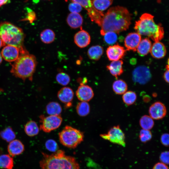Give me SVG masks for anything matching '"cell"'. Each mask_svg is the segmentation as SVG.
I'll list each match as a JSON object with an SVG mask.
<instances>
[{
	"label": "cell",
	"instance_id": "1",
	"mask_svg": "<svg viewBox=\"0 0 169 169\" xmlns=\"http://www.w3.org/2000/svg\"><path fill=\"white\" fill-rule=\"evenodd\" d=\"M131 15L128 9L123 7L110 8L104 14L100 27L101 34L112 31L117 33L128 29L131 24Z\"/></svg>",
	"mask_w": 169,
	"mask_h": 169
},
{
	"label": "cell",
	"instance_id": "2",
	"mask_svg": "<svg viewBox=\"0 0 169 169\" xmlns=\"http://www.w3.org/2000/svg\"><path fill=\"white\" fill-rule=\"evenodd\" d=\"M42 153L43 157L39 162L41 169H80L76 159L65 155L62 150L50 155Z\"/></svg>",
	"mask_w": 169,
	"mask_h": 169
},
{
	"label": "cell",
	"instance_id": "3",
	"mask_svg": "<svg viewBox=\"0 0 169 169\" xmlns=\"http://www.w3.org/2000/svg\"><path fill=\"white\" fill-rule=\"evenodd\" d=\"M153 18L150 14L143 13L136 22L134 28L141 35L146 36L155 42L160 41L164 36L163 28L161 24H156Z\"/></svg>",
	"mask_w": 169,
	"mask_h": 169
},
{
	"label": "cell",
	"instance_id": "4",
	"mask_svg": "<svg viewBox=\"0 0 169 169\" xmlns=\"http://www.w3.org/2000/svg\"><path fill=\"white\" fill-rule=\"evenodd\" d=\"M36 58L29 53L22 54L12 64L11 72L16 77L24 81H32L37 65Z\"/></svg>",
	"mask_w": 169,
	"mask_h": 169
},
{
	"label": "cell",
	"instance_id": "5",
	"mask_svg": "<svg viewBox=\"0 0 169 169\" xmlns=\"http://www.w3.org/2000/svg\"><path fill=\"white\" fill-rule=\"evenodd\" d=\"M25 37L21 28L9 22L0 23V38L5 44L13 46L22 50L25 49L23 45Z\"/></svg>",
	"mask_w": 169,
	"mask_h": 169
},
{
	"label": "cell",
	"instance_id": "6",
	"mask_svg": "<svg viewBox=\"0 0 169 169\" xmlns=\"http://www.w3.org/2000/svg\"><path fill=\"white\" fill-rule=\"evenodd\" d=\"M84 133L69 125H66L59 133L60 143L69 148H76L84 140Z\"/></svg>",
	"mask_w": 169,
	"mask_h": 169
},
{
	"label": "cell",
	"instance_id": "7",
	"mask_svg": "<svg viewBox=\"0 0 169 169\" xmlns=\"http://www.w3.org/2000/svg\"><path fill=\"white\" fill-rule=\"evenodd\" d=\"M39 129L46 133H49L58 128L61 125L63 119L60 115H49L39 116Z\"/></svg>",
	"mask_w": 169,
	"mask_h": 169
},
{
	"label": "cell",
	"instance_id": "8",
	"mask_svg": "<svg viewBox=\"0 0 169 169\" xmlns=\"http://www.w3.org/2000/svg\"><path fill=\"white\" fill-rule=\"evenodd\" d=\"M100 136L114 144L123 147L125 146V135L119 125L111 128L107 133L101 134Z\"/></svg>",
	"mask_w": 169,
	"mask_h": 169
},
{
	"label": "cell",
	"instance_id": "9",
	"mask_svg": "<svg viewBox=\"0 0 169 169\" xmlns=\"http://www.w3.org/2000/svg\"><path fill=\"white\" fill-rule=\"evenodd\" d=\"M73 2L80 4L87 11V14L92 21L100 26L104 15L102 12L97 10L94 7L91 0H72Z\"/></svg>",
	"mask_w": 169,
	"mask_h": 169
},
{
	"label": "cell",
	"instance_id": "10",
	"mask_svg": "<svg viewBox=\"0 0 169 169\" xmlns=\"http://www.w3.org/2000/svg\"><path fill=\"white\" fill-rule=\"evenodd\" d=\"M149 69L144 65L138 66L135 68L132 73V78L134 81L140 84L147 83L151 78Z\"/></svg>",
	"mask_w": 169,
	"mask_h": 169
},
{
	"label": "cell",
	"instance_id": "11",
	"mask_svg": "<svg viewBox=\"0 0 169 169\" xmlns=\"http://www.w3.org/2000/svg\"><path fill=\"white\" fill-rule=\"evenodd\" d=\"M28 53L26 49L22 50L13 46L7 45L3 49L1 55L5 60L12 62L16 61L21 54Z\"/></svg>",
	"mask_w": 169,
	"mask_h": 169
},
{
	"label": "cell",
	"instance_id": "12",
	"mask_svg": "<svg viewBox=\"0 0 169 169\" xmlns=\"http://www.w3.org/2000/svg\"><path fill=\"white\" fill-rule=\"evenodd\" d=\"M149 113L150 116L153 119H161L166 115V108L163 103L159 101H156L150 107Z\"/></svg>",
	"mask_w": 169,
	"mask_h": 169
},
{
	"label": "cell",
	"instance_id": "13",
	"mask_svg": "<svg viewBox=\"0 0 169 169\" xmlns=\"http://www.w3.org/2000/svg\"><path fill=\"white\" fill-rule=\"evenodd\" d=\"M74 96V93L73 90L68 87L62 88L57 93L59 99L64 104L66 108H69L72 106Z\"/></svg>",
	"mask_w": 169,
	"mask_h": 169
},
{
	"label": "cell",
	"instance_id": "14",
	"mask_svg": "<svg viewBox=\"0 0 169 169\" xmlns=\"http://www.w3.org/2000/svg\"><path fill=\"white\" fill-rule=\"evenodd\" d=\"M126 51L123 47L116 44L109 46L107 49L106 53L110 60L115 61L122 59L125 54Z\"/></svg>",
	"mask_w": 169,
	"mask_h": 169
},
{
	"label": "cell",
	"instance_id": "15",
	"mask_svg": "<svg viewBox=\"0 0 169 169\" xmlns=\"http://www.w3.org/2000/svg\"><path fill=\"white\" fill-rule=\"evenodd\" d=\"M76 95L78 99L81 101L88 102L94 96L92 88L89 86L81 84L76 91Z\"/></svg>",
	"mask_w": 169,
	"mask_h": 169
},
{
	"label": "cell",
	"instance_id": "16",
	"mask_svg": "<svg viewBox=\"0 0 169 169\" xmlns=\"http://www.w3.org/2000/svg\"><path fill=\"white\" fill-rule=\"evenodd\" d=\"M141 39V35L137 32L129 33L124 40L126 50L136 51Z\"/></svg>",
	"mask_w": 169,
	"mask_h": 169
},
{
	"label": "cell",
	"instance_id": "17",
	"mask_svg": "<svg viewBox=\"0 0 169 169\" xmlns=\"http://www.w3.org/2000/svg\"><path fill=\"white\" fill-rule=\"evenodd\" d=\"M74 41L77 46L80 48H84L90 44L91 38L90 34L87 31L81 29L74 35Z\"/></svg>",
	"mask_w": 169,
	"mask_h": 169
},
{
	"label": "cell",
	"instance_id": "18",
	"mask_svg": "<svg viewBox=\"0 0 169 169\" xmlns=\"http://www.w3.org/2000/svg\"><path fill=\"white\" fill-rule=\"evenodd\" d=\"M24 149L23 143L18 139H14L9 142L7 147L9 154L12 157L21 154Z\"/></svg>",
	"mask_w": 169,
	"mask_h": 169
},
{
	"label": "cell",
	"instance_id": "19",
	"mask_svg": "<svg viewBox=\"0 0 169 169\" xmlns=\"http://www.w3.org/2000/svg\"><path fill=\"white\" fill-rule=\"evenodd\" d=\"M150 52L154 58L161 59L165 56L166 50L163 43L160 41L155 42L152 45Z\"/></svg>",
	"mask_w": 169,
	"mask_h": 169
},
{
	"label": "cell",
	"instance_id": "20",
	"mask_svg": "<svg viewBox=\"0 0 169 169\" xmlns=\"http://www.w3.org/2000/svg\"><path fill=\"white\" fill-rule=\"evenodd\" d=\"M67 24L73 29H76L81 27L83 23L82 16L79 13H71L69 14L66 19Z\"/></svg>",
	"mask_w": 169,
	"mask_h": 169
},
{
	"label": "cell",
	"instance_id": "21",
	"mask_svg": "<svg viewBox=\"0 0 169 169\" xmlns=\"http://www.w3.org/2000/svg\"><path fill=\"white\" fill-rule=\"evenodd\" d=\"M123 61L121 60L112 61L106 68L113 76L117 78L123 72Z\"/></svg>",
	"mask_w": 169,
	"mask_h": 169
},
{
	"label": "cell",
	"instance_id": "22",
	"mask_svg": "<svg viewBox=\"0 0 169 169\" xmlns=\"http://www.w3.org/2000/svg\"><path fill=\"white\" fill-rule=\"evenodd\" d=\"M152 44L148 38L141 39L136 49L138 54L141 56L147 55L150 52Z\"/></svg>",
	"mask_w": 169,
	"mask_h": 169
},
{
	"label": "cell",
	"instance_id": "23",
	"mask_svg": "<svg viewBox=\"0 0 169 169\" xmlns=\"http://www.w3.org/2000/svg\"><path fill=\"white\" fill-rule=\"evenodd\" d=\"M104 52L103 48L99 45L93 46L87 51V55L91 60H97L99 59Z\"/></svg>",
	"mask_w": 169,
	"mask_h": 169
},
{
	"label": "cell",
	"instance_id": "24",
	"mask_svg": "<svg viewBox=\"0 0 169 169\" xmlns=\"http://www.w3.org/2000/svg\"><path fill=\"white\" fill-rule=\"evenodd\" d=\"M39 129L36 122L32 120L27 122L24 126V131L25 133L30 137L37 135L39 132Z\"/></svg>",
	"mask_w": 169,
	"mask_h": 169
},
{
	"label": "cell",
	"instance_id": "25",
	"mask_svg": "<svg viewBox=\"0 0 169 169\" xmlns=\"http://www.w3.org/2000/svg\"><path fill=\"white\" fill-rule=\"evenodd\" d=\"M46 110L49 115H60L62 111V108L58 102L52 101L49 102L46 105Z\"/></svg>",
	"mask_w": 169,
	"mask_h": 169
},
{
	"label": "cell",
	"instance_id": "26",
	"mask_svg": "<svg viewBox=\"0 0 169 169\" xmlns=\"http://www.w3.org/2000/svg\"><path fill=\"white\" fill-rule=\"evenodd\" d=\"M112 89L114 92L118 95H123L126 91L128 86L126 83L121 79L114 81L112 84Z\"/></svg>",
	"mask_w": 169,
	"mask_h": 169
},
{
	"label": "cell",
	"instance_id": "27",
	"mask_svg": "<svg viewBox=\"0 0 169 169\" xmlns=\"http://www.w3.org/2000/svg\"><path fill=\"white\" fill-rule=\"evenodd\" d=\"M13 158L9 154H3L0 156V168L13 169Z\"/></svg>",
	"mask_w": 169,
	"mask_h": 169
},
{
	"label": "cell",
	"instance_id": "28",
	"mask_svg": "<svg viewBox=\"0 0 169 169\" xmlns=\"http://www.w3.org/2000/svg\"><path fill=\"white\" fill-rule=\"evenodd\" d=\"M40 38L41 41L45 44L52 43L55 38V34L53 30L50 29H46L40 33Z\"/></svg>",
	"mask_w": 169,
	"mask_h": 169
},
{
	"label": "cell",
	"instance_id": "29",
	"mask_svg": "<svg viewBox=\"0 0 169 169\" xmlns=\"http://www.w3.org/2000/svg\"><path fill=\"white\" fill-rule=\"evenodd\" d=\"M91 1L94 7L101 12L107 9L113 2V0H92Z\"/></svg>",
	"mask_w": 169,
	"mask_h": 169
},
{
	"label": "cell",
	"instance_id": "30",
	"mask_svg": "<svg viewBox=\"0 0 169 169\" xmlns=\"http://www.w3.org/2000/svg\"><path fill=\"white\" fill-rule=\"evenodd\" d=\"M16 134L12 128L8 127L0 132V137L7 142H10L15 139Z\"/></svg>",
	"mask_w": 169,
	"mask_h": 169
},
{
	"label": "cell",
	"instance_id": "31",
	"mask_svg": "<svg viewBox=\"0 0 169 169\" xmlns=\"http://www.w3.org/2000/svg\"><path fill=\"white\" fill-rule=\"evenodd\" d=\"M76 110L77 114L80 116L84 117L88 115L90 111V105L85 101H81L77 105Z\"/></svg>",
	"mask_w": 169,
	"mask_h": 169
},
{
	"label": "cell",
	"instance_id": "32",
	"mask_svg": "<svg viewBox=\"0 0 169 169\" xmlns=\"http://www.w3.org/2000/svg\"><path fill=\"white\" fill-rule=\"evenodd\" d=\"M139 124L142 129L150 130L153 127L154 123L150 116L144 115L140 118Z\"/></svg>",
	"mask_w": 169,
	"mask_h": 169
},
{
	"label": "cell",
	"instance_id": "33",
	"mask_svg": "<svg viewBox=\"0 0 169 169\" xmlns=\"http://www.w3.org/2000/svg\"><path fill=\"white\" fill-rule=\"evenodd\" d=\"M122 98L124 102L126 105H130L134 104L137 99V95L134 92L129 91L123 94Z\"/></svg>",
	"mask_w": 169,
	"mask_h": 169
},
{
	"label": "cell",
	"instance_id": "34",
	"mask_svg": "<svg viewBox=\"0 0 169 169\" xmlns=\"http://www.w3.org/2000/svg\"><path fill=\"white\" fill-rule=\"evenodd\" d=\"M56 79L59 84L63 86L67 85L70 81L69 76L64 72L58 73L56 75Z\"/></svg>",
	"mask_w": 169,
	"mask_h": 169
},
{
	"label": "cell",
	"instance_id": "35",
	"mask_svg": "<svg viewBox=\"0 0 169 169\" xmlns=\"http://www.w3.org/2000/svg\"><path fill=\"white\" fill-rule=\"evenodd\" d=\"M103 36L104 41L109 44H115L118 39L117 33L112 31L106 32Z\"/></svg>",
	"mask_w": 169,
	"mask_h": 169
},
{
	"label": "cell",
	"instance_id": "36",
	"mask_svg": "<svg viewBox=\"0 0 169 169\" xmlns=\"http://www.w3.org/2000/svg\"><path fill=\"white\" fill-rule=\"evenodd\" d=\"M152 137V133L150 130L142 129L140 131L139 138L141 142H146L150 140Z\"/></svg>",
	"mask_w": 169,
	"mask_h": 169
},
{
	"label": "cell",
	"instance_id": "37",
	"mask_svg": "<svg viewBox=\"0 0 169 169\" xmlns=\"http://www.w3.org/2000/svg\"><path fill=\"white\" fill-rule=\"evenodd\" d=\"M45 146L48 151L54 152L57 151L59 149L57 143L55 141L52 139H49L46 141Z\"/></svg>",
	"mask_w": 169,
	"mask_h": 169
},
{
	"label": "cell",
	"instance_id": "38",
	"mask_svg": "<svg viewBox=\"0 0 169 169\" xmlns=\"http://www.w3.org/2000/svg\"><path fill=\"white\" fill-rule=\"evenodd\" d=\"M69 9L71 13H79L82 10V6L79 3L73 2L70 3L69 5Z\"/></svg>",
	"mask_w": 169,
	"mask_h": 169
},
{
	"label": "cell",
	"instance_id": "39",
	"mask_svg": "<svg viewBox=\"0 0 169 169\" xmlns=\"http://www.w3.org/2000/svg\"><path fill=\"white\" fill-rule=\"evenodd\" d=\"M28 13L26 18L23 20L28 21L32 23L36 19V15L33 11L28 9Z\"/></svg>",
	"mask_w": 169,
	"mask_h": 169
},
{
	"label": "cell",
	"instance_id": "40",
	"mask_svg": "<svg viewBox=\"0 0 169 169\" xmlns=\"http://www.w3.org/2000/svg\"><path fill=\"white\" fill-rule=\"evenodd\" d=\"M159 159L161 162L166 165L169 164V152L164 151L162 152L160 154Z\"/></svg>",
	"mask_w": 169,
	"mask_h": 169
},
{
	"label": "cell",
	"instance_id": "41",
	"mask_svg": "<svg viewBox=\"0 0 169 169\" xmlns=\"http://www.w3.org/2000/svg\"><path fill=\"white\" fill-rule=\"evenodd\" d=\"M161 143L165 146H168L169 143V136L168 133L162 134L160 138Z\"/></svg>",
	"mask_w": 169,
	"mask_h": 169
},
{
	"label": "cell",
	"instance_id": "42",
	"mask_svg": "<svg viewBox=\"0 0 169 169\" xmlns=\"http://www.w3.org/2000/svg\"><path fill=\"white\" fill-rule=\"evenodd\" d=\"M152 169H169L167 165L161 162L156 163Z\"/></svg>",
	"mask_w": 169,
	"mask_h": 169
},
{
	"label": "cell",
	"instance_id": "43",
	"mask_svg": "<svg viewBox=\"0 0 169 169\" xmlns=\"http://www.w3.org/2000/svg\"><path fill=\"white\" fill-rule=\"evenodd\" d=\"M169 69H166V71L165 72L163 75L164 79L168 83H169Z\"/></svg>",
	"mask_w": 169,
	"mask_h": 169
},
{
	"label": "cell",
	"instance_id": "44",
	"mask_svg": "<svg viewBox=\"0 0 169 169\" xmlns=\"http://www.w3.org/2000/svg\"><path fill=\"white\" fill-rule=\"evenodd\" d=\"M9 0H0V7L8 2Z\"/></svg>",
	"mask_w": 169,
	"mask_h": 169
},
{
	"label": "cell",
	"instance_id": "45",
	"mask_svg": "<svg viewBox=\"0 0 169 169\" xmlns=\"http://www.w3.org/2000/svg\"><path fill=\"white\" fill-rule=\"evenodd\" d=\"M5 44L3 42L2 40L0 38V49L2 46H4Z\"/></svg>",
	"mask_w": 169,
	"mask_h": 169
},
{
	"label": "cell",
	"instance_id": "46",
	"mask_svg": "<svg viewBox=\"0 0 169 169\" xmlns=\"http://www.w3.org/2000/svg\"><path fill=\"white\" fill-rule=\"evenodd\" d=\"M2 61V55L0 53V64L1 63Z\"/></svg>",
	"mask_w": 169,
	"mask_h": 169
},
{
	"label": "cell",
	"instance_id": "47",
	"mask_svg": "<svg viewBox=\"0 0 169 169\" xmlns=\"http://www.w3.org/2000/svg\"><path fill=\"white\" fill-rule=\"evenodd\" d=\"M66 2H67L68 0H65Z\"/></svg>",
	"mask_w": 169,
	"mask_h": 169
}]
</instances>
